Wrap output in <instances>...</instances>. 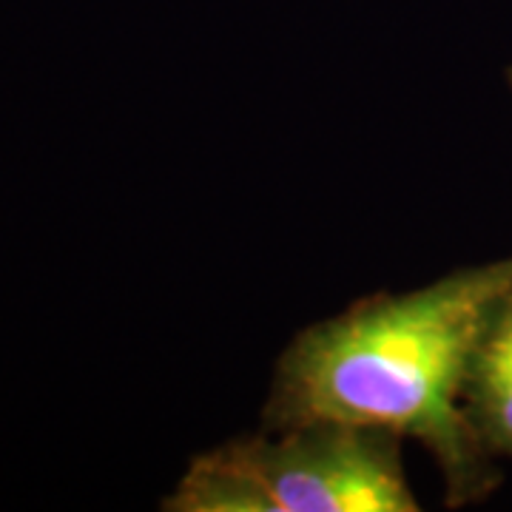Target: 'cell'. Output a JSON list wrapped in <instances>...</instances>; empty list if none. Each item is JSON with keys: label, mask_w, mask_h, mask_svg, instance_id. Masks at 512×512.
<instances>
[{"label": "cell", "mask_w": 512, "mask_h": 512, "mask_svg": "<svg viewBox=\"0 0 512 512\" xmlns=\"http://www.w3.org/2000/svg\"><path fill=\"white\" fill-rule=\"evenodd\" d=\"M510 293L512 256H504L419 291L373 293L316 322L279 356L262 427H382L430 453L447 507L490 498L501 470L473 433L461 396L478 342Z\"/></svg>", "instance_id": "cell-1"}, {"label": "cell", "mask_w": 512, "mask_h": 512, "mask_svg": "<svg viewBox=\"0 0 512 512\" xmlns=\"http://www.w3.org/2000/svg\"><path fill=\"white\" fill-rule=\"evenodd\" d=\"M165 512H413L402 436L311 421L225 441L197 456Z\"/></svg>", "instance_id": "cell-2"}, {"label": "cell", "mask_w": 512, "mask_h": 512, "mask_svg": "<svg viewBox=\"0 0 512 512\" xmlns=\"http://www.w3.org/2000/svg\"><path fill=\"white\" fill-rule=\"evenodd\" d=\"M461 404L481 447L495 461H512V293L478 342Z\"/></svg>", "instance_id": "cell-3"}, {"label": "cell", "mask_w": 512, "mask_h": 512, "mask_svg": "<svg viewBox=\"0 0 512 512\" xmlns=\"http://www.w3.org/2000/svg\"><path fill=\"white\" fill-rule=\"evenodd\" d=\"M504 77H507V86H510V89H512V66H510V69H507V72H504Z\"/></svg>", "instance_id": "cell-4"}]
</instances>
